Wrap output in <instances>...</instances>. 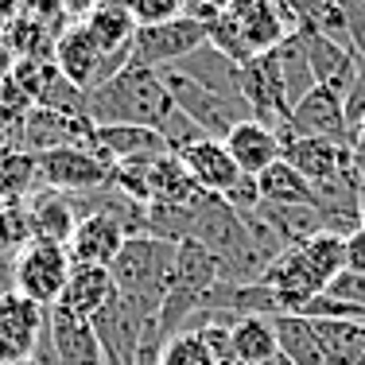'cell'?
I'll return each instance as SVG.
<instances>
[{"instance_id":"6da1fadb","label":"cell","mask_w":365,"mask_h":365,"mask_svg":"<svg viewBox=\"0 0 365 365\" xmlns=\"http://www.w3.org/2000/svg\"><path fill=\"white\" fill-rule=\"evenodd\" d=\"M86 101H90L93 125H136L160 133L175 117V101H171L160 71H140V66H125L106 86L86 93Z\"/></svg>"},{"instance_id":"7a4b0ae2","label":"cell","mask_w":365,"mask_h":365,"mask_svg":"<svg viewBox=\"0 0 365 365\" xmlns=\"http://www.w3.org/2000/svg\"><path fill=\"white\" fill-rule=\"evenodd\" d=\"M175 249H179L175 241L152 237V233L128 237L117 260L109 264L113 288H117L120 299H128L144 315L160 319L163 295H168V284H171V268H175Z\"/></svg>"},{"instance_id":"3957f363","label":"cell","mask_w":365,"mask_h":365,"mask_svg":"<svg viewBox=\"0 0 365 365\" xmlns=\"http://www.w3.org/2000/svg\"><path fill=\"white\" fill-rule=\"evenodd\" d=\"M51 63L58 66V74L71 86H78L82 93H93L98 86H106L113 74H120L128 66V51L106 55V51L98 47V39L86 31V24H71V28L55 39Z\"/></svg>"},{"instance_id":"277c9868","label":"cell","mask_w":365,"mask_h":365,"mask_svg":"<svg viewBox=\"0 0 365 365\" xmlns=\"http://www.w3.org/2000/svg\"><path fill=\"white\" fill-rule=\"evenodd\" d=\"M237 86H241V101H245L249 120L272 128L276 136L288 133V120H292V101L288 90H284V74L276 55H257L249 58L245 66H237Z\"/></svg>"},{"instance_id":"5b68a950","label":"cell","mask_w":365,"mask_h":365,"mask_svg":"<svg viewBox=\"0 0 365 365\" xmlns=\"http://www.w3.org/2000/svg\"><path fill=\"white\" fill-rule=\"evenodd\" d=\"M160 78H163V86H168L175 109H179L202 136H210V140H225V136H230L233 128L245 120V109H241V106H233V101L218 98L214 90L198 86L195 78H187L182 71H175V66L160 71Z\"/></svg>"},{"instance_id":"8992f818","label":"cell","mask_w":365,"mask_h":365,"mask_svg":"<svg viewBox=\"0 0 365 365\" xmlns=\"http://www.w3.org/2000/svg\"><path fill=\"white\" fill-rule=\"evenodd\" d=\"M202 43H206V24L187 20V16H179L171 24H155V28H136L128 66L168 71V66H179L187 55H195Z\"/></svg>"},{"instance_id":"52a82bcc","label":"cell","mask_w":365,"mask_h":365,"mask_svg":"<svg viewBox=\"0 0 365 365\" xmlns=\"http://www.w3.org/2000/svg\"><path fill=\"white\" fill-rule=\"evenodd\" d=\"M39 160V190H58V195H93L106 190L113 168L93 148H58L43 152Z\"/></svg>"},{"instance_id":"ba28073f","label":"cell","mask_w":365,"mask_h":365,"mask_svg":"<svg viewBox=\"0 0 365 365\" xmlns=\"http://www.w3.org/2000/svg\"><path fill=\"white\" fill-rule=\"evenodd\" d=\"M71 257H66L63 245H43V241H31L20 257H16V292L28 295L31 303H39L43 311L58 307L63 299V288L71 280Z\"/></svg>"},{"instance_id":"9c48e42d","label":"cell","mask_w":365,"mask_h":365,"mask_svg":"<svg viewBox=\"0 0 365 365\" xmlns=\"http://www.w3.org/2000/svg\"><path fill=\"white\" fill-rule=\"evenodd\" d=\"M90 140H93L90 120H78V117H66V113H55V109H39V106L16 128V148L31 152V155L58 152V148H90Z\"/></svg>"},{"instance_id":"30bf717a","label":"cell","mask_w":365,"mask_h":365,"mask_svg":"<svg viewBox=\"0 0 365 365\" xmlns=\"http://www.w3.org/2000/svg\"><path fill=\"white\" fill-rule=\"evenodd\" d=\"M43 330H47V311L39 303L20 292L0 295V361H31Z\"/></svg>"},{"instance_id":"8fae6325","label":"cell","mask_w":365,"mask_h":365,"mask_svg":"<svg viewBox=\"0 0 365 365\" xmlns=\"http://www.w3.org/2000/svg\"><path fill=\"white\" fill-rule=\"evenodd\" d=\"M128 230L120 225L117 214L106 210H90L78 218V230L66 245V257H71L74 268H109L117 253L125 249Z\"/></svg>"},{"instance_id":"7c38bea8","label":"cell","mask_w":365,"mask_h":365,"mask_svg":"<svg viewBox=\"0 0 365 365\" xmlns=\"http://www.w3.org/2000/svg\"><path fill=\"white\" fill-rule=\"evenodd\" d=\"M288 133H295V136H323V140L354 148V133H350V125H346L342 98L330 93V90H323V86H315L307 98H299L292 106Z\"/></svg>"},{"instance_id":"4fadbf2b","label":"cell","mask_w":365,"mask_h":365,"mask_svg":"<svg viewBox=\"0 0 365 365\" xmlns=\"http://www.w3.org/2000/svg\"><path fill=\"white\" fill-rule=\"evenodd\" d=\"M225 16L237 24L241 39L249 43L253 55H268V51H276L295 31L292 20L284 16V8L276 4V0H230Z\"/></svg>"},{"instance_id":"5bb4252c","label":"cell","mask_w":365,"mask_h":365,"mask_svg":"<svg viewBox=\"0 0 365 365\" xmlns=\"http://www.w3.org/2000/svg\"><path fill=\"white\" fill-rule=\"evenodd\" d=\"M47 346L55 365H106V354H101L90 319H78L63 307L47 311Z\"/></svg>"},{"instance_id":"9a60e30c","label":"cell","mask_w":365,"mask_h":365,"mask_svg":"<svg viewBox=\"0 0 365 365\" xmlns=\"http://www.w3.org/2000/svg\"><path fill=\"white\" fill-rule=\"evenodd\" d=\"M284 144V160L299 171L303 179L315 187V182L334 179L346 163H354V148H342L334 140H323V136H295V133H280Z\"/></svg>"},{"instance_id":"2e32d148","label":"cell","mask_w":365,"mask_h":365,"mask_svg":"<svg viewBox=\"0 0 365 365\" xmlns=\"http://www.w3.org/2000/svg\"><path fill=\"white\" fill-rule=\"evenodd\" d=\"M179 160H182V168L190 171V179L198 182V190L202 195H218L225 198L233 187H237V179H241V171H237V163H233V155L225 152V144L222 140H198V144H190V148H182V152H175Z\"/></svg>"},{"instance_id":"e0dca14e","label":"cell","mask_w":365,"mask_h":365,"mask_svg":"<svg viewBox=\"0 0 365 365\" xmlns=\"http://www.w3.org/2000/svg\"><path fill=\"white\" fill-rule=\"evenodd\" d=\"M90 148L109 163V168H117V163H133V160H155V155L171 152L160 133H152V128H136V125H93Z\"/></svg>"},{"instance_id":"ac0fdd59","label":"cell","mask_w":365,"mask_h":365,"mask_svg":"<svg viewBox=\"0 0 365 365\" xmlns=\"http://www.w3.org/2000/svg\"><path fill=\"white\" fill-rule=\"evenodd\" d=\"M225 152L233 155V163H237V171L241 175H249V179H257L260 171H268L276 160H284V144H280V136L272 133V128H264V125H257V120H241L237 128H233L230 136H225Z\"/></svg>"},{"instance_id":"d6986e66","label":"cell","mask_w":365,"mask_h":365,"mask_svg":"<svg viewBox=\"0 0 365 365\" xmlns=\"http://www.w3.org/2000/svg\"><path fill=\"white\" fill-rule=\"evenodd\" d=\"M31 206V241L43 245H71L74 230H78V206L71 195H58V190H36L28 198Z\"/></svg>"},{"instance_id":"ffe728a7","label":"cell","mask_w":365,"mask_h":365,"mask_svg":"<svg viewBox=\"0 0 365 365\" xmlns=\"http://www.w3.org/2000/svg\"><path fill=\"white\" fill-rule=\"evenodd\" d=\"M202 195L175 152H163L148 163V206H190Z\"/></svg>"},{"instance_id":"44dd1931","label":"cell","mask_w":365,"mask_h":365,"mask_svg":"<svg viewBox=\"0 0 365 365\" xmlns=\"http://www.w3.org/2000/svg\"><path fill=\"white\" fill-rule=\"evenodd\" d=\"M175 71H182L187 78H195L198 86H206V90H214L218 98H225V101H233V106L245 109V101H241V86H237V63H230L225 55H218L210 43H202L195 55H187Z\"/></svg>"},{"instance_id":"7402d4cb","label":"cell","mask_w":365,"mask_h":365,"mask_svg":"<svg viewBox=\"0 0 365 365\" xmlns=\"http://www.w3.org/2000/svg\"><path fill=\"white\" fill-rule=\"evenodd\" d=\"M113 295H117V288H113L109 268H71V280H66V288H63L58 307L71 311L78 319H93Z\"/></svg>"},{"instance_id":"603a6c76","label":"cell","mask_w":365,"mask_h":365,"mask_svg":"<svg viewBox=\"0 0 365 365\" xmlns=\"http://www.w3.org/2000/svg\"><path fill=\"white\" fill-rule=\"evenodd\" d=\"M230 338H233V358H237V365H276L280 361V346H276L272 319L237 315L230 323Z\"/></svg>"},{"instance_id":"cb8c5ba5","label":"cell","mask_w":365,"mask_h":365,"mask_svg":"<svg viewBox=\"0 0 365 365\" xmlns=\"http://www.w3.org/2000/svg\"><path fill=\"white\" fill-rule=\"evenodd\" d=\"M257 190H260V202H268V206H311L315 202V187L288 160H276L268 171H260Z\"/></svg>"},{"instance_id":"d4e9b609","label":"cell","mask_w":365,"mask_h":365,"mask_svg":"<svg viewBox=\"0 0 365 365\" xmlns=\"http://www.w3.org/2000/svg\"><path fill=\"white\" fill-rule=\"evenodd\" d=\"M272 330H276V346L280 358L288 365H323V350L311 319L303 315H272Z\"/></svg>"},{"instance_id":"484cf974","label":"cell","mask_w":365,"mask_h":365,"mask_svg":"<svg viewBox=\"0 0 365 365\" xmlns=\"http://www.w3.org/2000/svg\"><path fill=\"white\" fill-rule=\"evenodd\" d=\"M39 190V160L31 152H0V202H28Z\"/></svg>"},{"instance_id":"4316f807","label":"cell","mask_w":365,"mask_h":365,"mask_svg":"<svg viewBox=\"0 0 365 365\" xmlns=\"http://www.w3.org/2000/svg\"><path fill=\"white\" fill-rule=\"evenodd\" d=\"M276 63H280V74H284V90H288V101L295 106L299 98H307L315 90V78H311V63H307V47H303V36L292 31L280 47L272 51Z\"/></svg>"},{"instance_id":"83f0119b","label":"cell","mask_w":365,"mask_h":365,"mask_svg":"<svg viewBox=\"0 0 365 365\" xmlns=\"http://www.w3.org/2000/svg\"><path fill=\"white\" fill-rule=\"evenodd\" d=\"M36 106L39 109H55V113H66V117H78V120H90V101H86V93L71 86L63 74H58V66L51 63L47 74H43L39 82V93H36ZM93 125V120H90Z\"/></svg>"},{"instance_id":"f1b7e54d","label":"cell","mask_w":365,"mask_h":365,"mask_svg":"<svg viewBox=\"0 0 365 365\" xmlns=\"http://www.w3.org/2000/svg\"><path fill=\"white\" fill-rule=\"evenodd\" d=\"M160 365H214L210 361V350H206L202 334L198 330H182V334L168 338L160 354Z\"/></svg>"},{"instance_id":"f546056e","label":"cell","mask_w":365,"mask_h":365,"mask_svg":"<svg viewBox=\"0 0 365 365\" xmlns=\"http://www.w3.org/2000/svg\"><path fill=\"white\" fill-rule=\"evenodd\" d=\"M128 12H133L136 28H155V24H171L182 16L179 0H128Z\"/></svg>"},{"instance_id":"4dcf8cb0","label":"cell","mask_w":365,"mask_h":365,"mask_svg":"<svg viewBox=\"0 0 365 365\" xmlns=\"http://www.w3.org/2000/svg\"><path fill=\"white\" fill-rule=\"evenodd\" d=\"M334 4L346 20V36H350L354 55L365 63V0H334Z\"/></svg>"},{"instance_id":"1f68e13d","label":"cell","mask_w":365,"mask_h":365,"mask_svg":"<svg viewBox=\"0 0 365 365\" xmlns=\"http://www.w3.org/2000/svg\"><path fill=\"white\" fill-rule=\"evenodd\" d=\"M342 113H346V125H350V133H358L365 125V63L358 66V78H354L350 93L342 98Z\"/></svg>"},{"instance_id":"d6a6232c","label":"cell","mask_w":365,"mask_h":365,"mask_svg":"<svg viewBox=\"0 0 365 365\" xmlns=\"http://www.w3.org/2000/svg\"><path fill=\"white\" fill-rule=\"evenodd\" d=\"M182 16L187 20H198V24H210L214 16H222L230 8V0H179Z\"/></svg>"},{"instance_id":"836d02e7","label":"cell","mask_w":365,"mask_h":365,"mask_svg":"<svg viewBox=\"0 0 365 365\" xmlns=\"http://www.w3.org/2000/svg\"><path fill=\"white\" fill-rule=\"evenodd\" d=\"M346 272H365V225L346 237Z\"/></svg>"},{"instance_id":"e575fe53","label":"cell","mask_w":365,"mask_h":365,"mask_svg":"<svg viewBox=\"0 0 365 365\" xmlns=\"http://www.w3.org/2000/svg\"><path fill=\"white\" fill-rule=\"evenodd\" d=\"M58 8H63L66 24H86V16L98 8V0H58Z\"/></svg>"},{"instance_id":"d590c367","label":"cell","mask_w":365,"mask_h":365,"mask_svg":"<svg viewBox=\"0 0 365 365\" xmlns=\"http://www.w3.org/2000/svg\"><path fill=\"white\" fill-rule=\"evenodd\" d=\"M12 66H16V55H12V47H8V36L0 31V82L12 74Z\"/></svg>"},{"instance_id":"8d00e7d4","label":"cell","mask_w":365,"mask_h":365,"mask_svg":"<svg viewBox=\"0 0 365 365\" xmlns=\"http://www.w3.org/2000/svg\"><path fill=\"white\" fill-rule=\"evenodd\" d=\"M354 155H358V160H365V125L354 133Z\"/></svg>"},{"instance_id":"74e56055","label":"cell","mask_w":365,"mask_h":365,"mask_svg":"<svg viewBox=\"0 0 365 365\" xmlns=\"http://www.w3.org/2000/svg\"><path fill=\"white\" fill-rule=\"evenodd\" d=\"M358 160V155H354ZM358 175H361V182H365V160H358Z\"/></svg>"},{"instance_id":"f35d334b","label":"cell","mask_w":365,"mask_h":365,"mask_svg":"<svg viewBox=\"0 0 365 365\" xmlns=\"http://www.w3.org/2000/svg\"><path fill=\"white\" fill-rule=\"evenodd\" d=\"M0 365H31V361H0Z\"/></svg>"}]
</instances>
